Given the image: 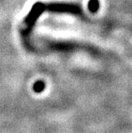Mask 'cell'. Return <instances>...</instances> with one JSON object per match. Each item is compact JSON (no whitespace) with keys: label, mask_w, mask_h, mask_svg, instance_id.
<instances>
[{"label":"cell","mask_w":132,"mask_h":133,"mask_svg":"<svg viewBox=\"0 0 132 133\" xmlns=\"http://www.w3.org/2000/svg\"><path fill=\"white\" fill-rule=\"evenodd\" d=\"M45 89V83L42 81H38L36 82L33 85V90L36 93H41Z\"/></svg>","instance_id":"6da1fadb"}]
</instances>
